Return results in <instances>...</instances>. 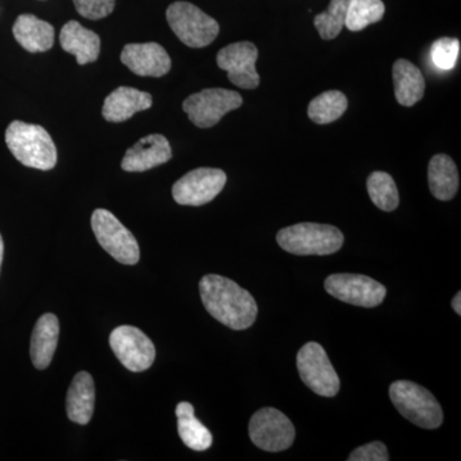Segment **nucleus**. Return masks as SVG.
<instances>
[{
  "label": "nucleus",
  "mask_w": 461,
  "mask_h": 461,
  "mask_svg": "<svg viewBox=\"0 0 461 461\" xmlns=\"http://www.w3.org/2000/svg\"><path fill=\"white\" fill-rule=\"evenodd\" d=\"M199 290L208 313L224 326L235 330L253 326L258 315L256 299L236 282L223 276L206 275Z\"/></svg>",
  "instance_id": "f257e3e1"
},
{
  "label": "nucleus",
  "mask_w": 461,
  "mask_h": 461,
  "mask_svg": "<svg viewBox=\"0 0 461 461\" xmlns=\"http://www.w3.org/2000/svg\"><path fill=\"white\" fill-rule=\"evenodd\" d=\"M5 142L18 162L30 168L50 171L57 165V149L50 133L39 124L14 121L5 131Z\"/></svg>",
  "instance_id": "f03ea898"
},
{
  "label": "nucleus",
  "mask_w": 461,
  "mask_h": 461,
  "mask_svg": "<svg viewBox=\"0 0 461 461\" xmlns=\"http://www.w3.org/2000/svg\"><path fill=\"white\" fill-rule=\"evenodd\" d=\"M278 245L295 256H330L344 245L341 230L330 224L299 223L277 233Z\"/></svg>",
  "instance_id": "7ed1b4c3"
},
{
  "label": "nucleus",
  "mask_w": 461,
  "mask_h": 461,
  "mask_svg": "<svg viewBox=\"0 0 461 461\" xmlns=\"http://www.w3.org/2000/svg\"><path fill=\"white\" fill-rule=\"evenodd\" d=\"M390 399L403 418L420 429H436L444 421V411L436 397L414 382H393Z\"/></svg>",
  "instance_id": "20e7f679"
},
{
  "label": "nucleus",
  "mask_w": 461,
  "mask_h": 461,
  "mask_svg": "<svg viewBox=\"0 0 461 461\" xmlns=\"http://www.w3.org/2000/svg\"><path fill=\"white\" fill-rule=\"evenodd\" d=\"M166 17L172 32L190 48L208 47L220 33L217 21L189 2L172 3Z\"/></svg>",
  "instance_id": "39448f33"
},
{
  "label": "nucleus",
  "mask_w": 461,
  "mask_h": 461,
  "mask_svg": "<svg viewBox=\"0 0 461 461\" xmlns=\"http://www.w3.org/2000/svg\"><path fill=\"white\" fill-rule=\"evenodd\" d=\"M91 227L100 247L117 262L133 266L140 260V248L135 236L111 212L96 209L91 217Z\"/></svg>",
  "instance_id": "423d86ee"
},
{
  "label": "nucleus",
  "mask_w": 461,
  "mask_h": 461,
  "mask_svg": "<svg viewBox=\"0 0 461 461\" xmlns=\"http://www.w3.org/2000/svg\"><path fill=\"white\" fill-rule=\"evenodd\" d=\"M297 371L306 386L317 395L333 397L339 391V378L326 350L318 342H308L297 353Z\"/></svg>",
  "instance_id": "0eeeda50"
},
{
  "label": "nucleus",
  "mask_w": 461,
  "mask_h": 461,
  "mask_svg": "<svg viewBox=\"0 0 461 461\" xmlns=\"http://www.w3.org/2000/svg\"><path fill=\"white\" fill-rule=\"evenodd\" d=\"M295 427L284 412L263 408L251 417L249 436L253 444L268 453L287 450L295 441Z\"/></svg>",
  "instance_id": "6e6552de"
},
{
  "label": "nucleus",
  "mask_w": 461,
  "mask_h": 461,
  "mask_svg": "<svg viewBox=\"0 0 461 461\" xmlns=\"http://www.w3.org/2000/svg\"><path fill=\"white\" fill-rule=\"evenodd\" d=\"M242 96L238 91L227 89H205L193 94L185 100L182 108L189 115L191 122L199 129H211L230 111L242 105Z\"/></svg>",
  "instance_id": "1a4fd4ad"
},
{
  "label": "nucleus",
  "mask_w": 461,
  "mask_h": 461,
  "mask_svg": "<svg viewBox=\"0 0 461 461\" xmlns=\"http://www.w3.org/2000/svg\"><path fill=\"white\" fill-rule=\"evenodd\" d=\"M324 288L330 296L348 304L375 308L387 295L386 287L368 276L338 273L324 281Z\"/></svg>",
  "instance_id": "9d476101"
},
{
  "label": "nucleus",
  "mask_w": 461,
  "mask_h": 461,
  "mask_svg": "<svg viewBox=\"0 0 461 461\" xmlns=\"http://www.w3.org/2000/svg\"><path fill=\"white\" fill-rule=\"evenodd\" d=\"M227 176L222 169H194L173 185L172 195L180 205L200 206L208 204L220 195L226 186Z\"/></svg>",
  "instance_id": "9b49d317"
},
{
  "label": "nucleus",
  "mask_w": 461,
  "mask_h": 461,
  "mask_svg": "<svg viewBox=\"0 0 461 461\" xmlns=\"http://www.w3.org/2000/svg\"><path fill=\"white\" fill-rule=\"evenodd\" d=\"M109 345L124 368L131 372L147 371L156 359V348L151 339L133 326H121L113 330Z\"/></svg>",
  "instance_id": "f8f14e48"
},
{
  "label": "nucleus",
  "mask_w": 461,
  "mask_h": 461,
  "mask_svg": "<svg viewBox=\"0 0 461 461\" xmlns=\"http://www.w3.org/2000/svg\"><path fill=\"white\" fill-rule=\"evenodd\" d=\"M258 56L259 53L253 42H233L218 51L217 65L227 72L230 83L241 89L253 90L260 83L256 68Z\"/></svg>",
  "instance_id": "ddd939ff"
},
{
  "label": "nucleus",
  "mask_w": 461,
  "mask_h": 461,
  "mask_svg": "<svg viewBox=\"0 0 461 461\" xmlns=\"http://www.w3.org/2000/svg\"><path fill=\"white\" fill-rule=\"evenodd\" d=\"M121 60L130 71L142 77H162L171 71L172 67L168 53L157 42L126 45L121 53Z\"/></svg>",
  "instance_id": "4468645a"
},
{
  "label": "nucleus",
  "mask_w": 461,
  "mask_h": 461,
  "mask_svg": "<svg viewBox=\"0 0 461 461\" xmlns=\"http://www.w3.org/2000/svg\"><path fill=\"white\" fill-rule=\"evenodd\" d=\"M172 149L166 136L160 133L145 136L126 151L122 159L123 171L145 172L169 162Z\"/></svg>",
  "instance_id": "2eb2a0df"
},
{
  "label": "nucleus",
  "mask_w": 461,
  "mask_h": 461,
  "mask_svg": "<svg viewBox=\"0 0 461 461\" xmlns=\"http://www.w3.org/2000/svg\"><path fill=\"white\" fill-rule=\"evenodd\" d=\"M151 104L153 98L150 94L133 87L121 86L105 98L103 117L108 122H124L139 112L147 111Z\"/></svg>",
  "instance_id": "dca6fc26"
},
{
  "label": "nucleus",
  "mask_w": 461,
  "mask_h": 461,
  "mask_svg": "<svg viewBox=\"0 0 461 461\" xmlns=\"http://www.w3.org/2000/svg\"><path fill=\"white\" fill-rule=\"evenodd\" d=\"M60 47L77 59L78 65L95 62L100 53L98 33L85 29L77 21H68L60 30Z\"/></svg>",
  "instance_id": "f3484780"
},
{
  "label": "nucleus",
  "mask_w": 461,
  "mask_h": 461,
  "mask_svg": "<svg viewBox=\"0 0 461 461\" xmlns=\"http://www.w3.org/2000/svg\"><path fill=\"white\" fill-rule=\"evenodd\" d=\"M59 339V321L57 315H41L32 330L30 354L36 369H47L53 360Z\"/></svg>",
  "instance_id": "a211bd4d"
},
{
  "label": "nucleus",
  "mask_w": 461,
  "mask_h": 461,
  "mask_svg": "<svg viewBox=\"0 0 461 461\" xmlns=\"http://www.w3.org/2000/svg\"><path fill=\"white\" fill-rule=\"evenodd\" d=\"M67 414L75 423H89L95 406V384L87 372H78L67 393Z\"/></svg>",
  "instance_id": "6ab92c4d"
},
{
  "label": "nucleus",
  "mask_w": 461,
  "mask_h": 461,
  "mask_svg": "<svg viewBox=\"0 0 461 461\" xmlns=\"http://www.w3.org/2000/svg\"><path fill=\"white\" fill-rule=\"evenodd\" d=\"M54 27L33 14H21L14 25L18 44L30 53L48 51L54 44Z\"/></svg>",
  "instance_id": "aec40b11"
},
{
  "label": "nucleus",
  "mask_w": 461,
  "mask_h": 461,
  "mask_svg": "<svg viewBox=\"0 0 461 461\" xmlns=\"http://www.w3.org/2000/svg\"><path fill=\"white\" fill-rule=\"evenodd\" d=\"M393 77L397 102L403 107H412L423 98L426 80L417 66L406 59L396 60Z\"/></svg>",
  "instance_id": "412c9836"
},
{
  "label": "nucleus",
  "mask_w": 461,
  "mask_h": 461,
  "mask_svg": "<svg viewBox=\"0 0 461 461\" xmlns=\"http://www.w3.org/2000/svg\"><path fill=\"white\" fill-rule=\"evenodd\" d=\"M430 193L441 202H448L459 190V172L456 165L446 154H437L429 166Z\"/></svg>",
  "instance_id": "4be33fe9"
},
{
  "label": "nucleus",
  "mask_w": 461,
  "mask_h": 461,
  "mask_svg": "<svg viewBox=\"0 0 461 461\" xmlns=\"http://www.w3.org/2000/svg\"><path fill=\"white\" fill-rule=\"evenodd\" d=\"M178 421V435L182 442L195 451L208 450L213 442L211 430L196 420L194 406L190 402H182L176 408Z\"/></svg>",
  "instance_id": "5701e85b"
},
{
  "label": "nucleus",
  "mask_w": 461,
  "mask_h": 461,
  "mask_svg": "<svg viewBox=\"0 0 461 461\" xmlns=\"http://www.w3.org/2000/svg\"><path fill=\"white\" fill-rule=\"evenodd\" d=\"M348 98L338 90L326 91L312 100L308 108V115L313 122L329 124L335 122L348 109Z\"/></svg>",
  "instance_id": "b1692460"
},
{
  "label": "nucleus",
  "mask_w": 461,
  "mask_h": 461,
  "mask_svg": "<svg viewBox=\"0 0 461 461\" xmlns=\"http://www.w3.org/2000/svg\"><path fill=\"white\" fill-rule=\"evenodd\" d=\"M386 7L382 0H350L346 14L345 26L350 32H362L384 16Z\"/></svg>",
  "instance_id": "393cba45"
},
{
  "label": "nucleus",
  "mask_w": 461,
  "mask_h": 461,
  "mask_svg": "<svg viewBox=\"0 0 461 461\" xmlns=\"http://www.w3.org/2000/svg\"><path fill=\"white\" fill-rule=\"evenodd\" d=\"M366 189L373 204L384 212L395 211L399 206V191L395 181L386 172H373L366 181Z\"/></svg>",
  "instance_id": "a878e982"
},
{
  "label": "nucleus",
  "mask_w": 461,
  "mask_h": 461,
  "mask_svg": "<svg viewBox=\"0 0 461 461\" xmlns=\"http://www.w3.org/2000/svg\"><path fill=\"white\" fill-rule=\"evenodd\" d=\"M350 0H330L329 8L314 17L315 29L323 41L338 38L345 26L346 14Z\"/></svg>",
  "instance_id": "bb28decb"
},
{
  "label": "nucleus",
  "mask_w": 461,
  "mask_h": 461,
  "mask_svg": "<svg viewBox=\"0 0 461 461\" xmlns=\"http://www.w3.org/2000/svg\"><path fill=\"white\" fill-rule=\"evenodd\" d=\"M460 53V41L453 38H441L433 42L430 57L439 69L448 71L456 66Z\"/></svg>",
  "instance_id": "cd10ccee"
},
{
  "label": "nucleus",
  "mask_w": 461,
  "mask_h": 461,
  "mask_svg": "<svg viewBox=\"0 0 461 461\" xmlns=\"http://www.w3.org/2000/svg\"><path fill=\"white\" fill-rule=\"evenodd\" d=\"M78 14L87 20H102L109 16L115 7V0H74Z\"/></svg>",
  "instance_id": "c85d7f7f"
},
{
  "label": "nucleus",
  "mask_w": 461,
  "mask_h": 461,
  "mask_svg": "<svg viewBox=\"0 0 461 461\" xmlns=\"http://www.w3.org/2000/svg\"><path fill=\"white\" fill-rule=\"evenodd\" d=\"M348 461H388V451L386 446L382 442L375 441L371 444L360 446L348 456Z\"/></svg>",
  "instance_id": "c756f323"
},
{
  "label": "nucleus",
  "mask_w": 461,
  "mask_h": 461,
  "mask_svg": "<svg viewBox=\"0 0 461 461\" xmlns=\"http://www.w3.org/2000/svg\"><path fill=\"white\" fill-rule=\"evenodd\" d=\"M461 294L457 293L453 300V309L456 312L457 315H461Z\"/></svg>",
  "instance_id": "7c9ffc66"
},
{
  "label": "nucleus",
  "mask_w": 461,
  "mask_h": 461,
  "mask_svg": "<svg viewBox=\"0 0 461 461\" xmlns=\"http://www.w3.org/2000/svg\"><path fill=\"white\" fill-rule=\"evenodd\" d=\"M3 254H5V242H3L2 235H0V268H2Z\"/></svg>",
  "instance_id": "2f4dec72"
}]
</instances>
